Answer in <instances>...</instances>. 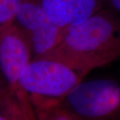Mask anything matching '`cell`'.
Masks as SVG:
<instances>
[{"instance_id": "3", "label": "cell", "mask_w": 120, "mask_h": 120, "mask_svg": "<svg viewBox=\"0 0 120 120\" xmlns=\"http://www.w3.org/2000/svg\"><path fill=\"white\" fill-rule=\"evenodd\" d=\"M82 120H120V80H82L61 103Z\"/></svg>"}, {"instance_id": "10", "label": "cell", "mask_w": 120, "mask_h": 120, "mask_svg": "<svg viewBox=\"0 0 120 120\" xmlns=\"http://www.w3.org/2000/svg\"><path fill=\"white\" fill-rule=\"evenodd\" d=\"M105 7L120 15V0H105Z\"/></svg>"}, {"instance_id": "11", "label": "cell", "mask_w": 120, "mask_h": 120, "mask_svg": "<svg viewBox=\"0 0 120 120\" xmlns=\"http://www.w3.org/2000/svg\"><path fill=\"white\" fill-rule=\"evenodd\" d=\"M0 120H8L6 112L4 107V102L0 105Z\"/></svg>"}, {"instance_id": "9", "label": "cell", "mask_w": 120, "mask_h": 120, "mask_svg": "<svg viewBox=\"0 0 120 120\" xmlns=\"http://www.w3.org/2000/svg\"><path fill=\"white\" fill-rule=\"evenodd\" d=\"M26 0H0V33L13 23L20 5Z\"/></svg>"}, {"instance_id": "8", "label": "cell", "mask_w": 120, "mask_h": 120, "mask_svg": "<svg viewBox=\"0 0 120 120\" xmlns=\"http://www.w3.org/2000/svg\"><path fill=\"white\" fill-rule=\"evenodd\" d=\"M35 112L38 120H82L61 103L35 109Z\"/></svg>"}, {"instance_id": "2", "label": "cell", "mask_w": 120, "mask_h": 120, "mask_svg": "<svg viewBox=\"0 0 120 120\" xmlns=\"http://www.w3.org/2000/svg\"><path fill=\"white\" fill-rule=\"evenodd\" d=\"M77 71L60 61L42 57L32 60L22 71L19 88L29 96L35 109L58 105L83 79Z\"/></svg>"}, {"instance_id": "7", "label": "cell", "mask_w": 120, "mask_h": 120, "mask_svg": "<svg viewBox=\"0 0 120 120\" xmlns=\"http://www.w3.org/2000/svg\"><path fill=\"white\" fill-rule=\"evenodd\" d=\"M4 107L8 120H38L29 96L20 88L9 94Z\"/></svg>"}, {"instance_id": "4", "label": "cell", "mask_w": 120, "mask_h": 120, "mask_svg": "<svg viewBox=\"0 0 120 120\" xmlns=\"http://www.w3.org/2000/svg\"><path fill=\"white\" fill-rule=\"evenodd\" d=\"M13 23L29 39L33 60L42 58L52 52L65 30L52 21L38 0H26L18 9Z\"/></svg>"}, {"instance_id": "5", "label": "cell", "mask_w": 120, "mask_h": 120, "mask_svg": "<svg viewBox=\"0 0 120 120\" xmlns=\"http://www.w3.org/2000/svg\"><path fill=\"white\" fill-rule=\"evenodd\" d=\"M33 60L30 41L14 23L0 33V69L11 91L19 89L22 71Z\"/></svg>"}, {"instance_id": "1", "label": "cell", "mask_w": 120, "mask_h": 120, "mask_svg": "<svg viewBox=\"0 0 120 120\" xmlns=\"http://www.w3.org/2000/svg\"><path fill=\"white\" fill-rule=\"evenodd\" d=\"M60 61L84 77L120 58V15L103 8L80 24L64 30L59 43L43 57Z\"/></svg>"}, {"instance_id": "6", "label": "cell", "mask_w": 120, "mask_h": 120, "mask_svg": "<svg viewBox=\"0 0 120 120\" xmlns=\"http://www.w3.org/2000/svg\"><path fill=\"white\" fill-rule=\"evenodd\" d=\"M61 29L80 24L105 7V0H38Z\"/></svg>"}]
</instances>
